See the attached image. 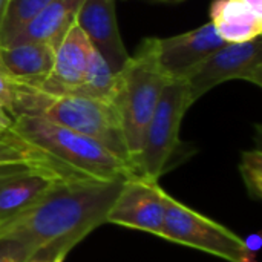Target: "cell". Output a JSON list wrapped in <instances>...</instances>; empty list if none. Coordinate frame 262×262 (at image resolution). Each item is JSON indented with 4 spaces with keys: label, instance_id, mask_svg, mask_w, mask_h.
Listing matches in <instances>:
<instances>
[{
    "label": "cell",
    "instance_id": "6da1fadb",
    "mask_svg": "<svg viewBox=\"0 0 262 262\" xmlns=\"http://www.w3.org/2000/svg\"><path fill=\"white\" fill-rule=\"evenodd\" d=\"M126 180L86 177L57 181L32 207L0 224L21 262L64 259L92 230L106 223Z\"/></svg>",
    "mask_w": 262,
    "mask_h": 262
},
{
    "label": "cell",
    "instance_id": "7a4b0ae2",
    "mask_svg": "<svg viewBox=\"0 0 262 262\" xmlns=\"http://www.w3.org/2000/svg\"><path fill=\"white\" fill-rule=\"evenodd\" d=\"M21 115L40 117L89 137L132 166L120 114L112 103L81 95H51L37 88L20 84L12 117L15 120Z\"/></svg>",
    "mask_w": 262,
    "mask_h": 262
},
{
    "label": "cell",
    "instance_id": "3957f363",
    "mask_svg": "<svg viewBox=\"0 0 262 262\" xmlns=\"http://www.w3.org/2000/svg\"><path fill=\"white\" fill-rule=\"evenodd\" d=\"M69 172L103 181L130 180L135 169L95 140L40 117H17L11 127Z\"/></svg>",
    "mask_w": 262,
    "mask_h": 262
},
{
    "label": "cell",
    "instance_id": "277c9868",
    "mask_svg": "<svg viewBox=\"0 0 262 262\" xmlns=\"http://www.w3.org/2000/svg\"><path fill=\"white\" fill-rule=\"evenodd\" d=\"M169 81L170 78L157 66L147 38L118 72L115 106L120 114L123 137L134 169L143 147L147 124Z\"/></svg>",
    "mask_w": 262,
    "mask_h": 262
},
{
    "label": "cell",
    "instance_id": "5b68a950",
    "mask_svg": "<svg viewBox=\"0 0 262 262\" xmlns=\"http://www.w3.org/2000/svg\"><path fill=\"white\" fill-rule=\"evenodd\" d=\"M192 106L184 80H170L161 92L135 161L138 177L158 181L178 146L184 114Z\"/></svg>",
    "mask_w": 262,
    "mask_h": 262
},
{
    "label": "cell",
    "instance_id": "8992f818",
    "mask_svg": "<svg viewBox=\"0 0 262 262\" xmlns=\"http://www.w3.org/2000/svg\"><path fill=\"white\" fill-rule=\"evenodd\" d=\"M164 203L163 239L215 255L229 262L249 261L250 253H247L243 238L177 201L169 193H166Z\"/></svg>",
    "mask_w": 262,
    "mask_h": 262
},
{
    "label": "cell",
    "instance_id": "52a82bcc",
    "mask_svg": "<svg viewBox=\"0 0 262 262\" xmlns=\"http://www.w3.org/2000/svg\"><path fill=\"white\" fill-rule=\"evenodd\" d=\"M229 80H246L261 88V35L244 43H224L184 78L192 104L209 91Z\"/></svg>",
    "mask_w": 262,
    "mask_h": 262
},
{
    "label": "cell",
    "instance_id": "ba28073f",
    "mask_svg": "<svg viewBox=\"0 0 262 262\" xmlns=\"http://www.w3.org/2000/svg\"><path fill=\"white\" fill-rule=\"evenodd\" d=\"M166 192L158 181L143 177L126 180L115 203L112 204L106 223L137 229L163 238Z\"/></svg>",
    "mask_w": 262,
    "mask_h": 262
},
{
    "label": "cell",
    "instance_id": "9c48e42d",
    "mask_svg": "<svg viewBox=\"0 0 262 262\" xmlns=\"http://www.w3.org/2000/svg\"><path fill=\"white\" fill-rule=\"evenodd\" d=\"M147 40L157 66L170 80H184L192 69L226 43L212 23L178 35Z\"/></svg>",
    "mask_w": 262,
    "mask_h": 262
},
{
    "label": "cell",
    "instance_id": "30bf717a",
    "mask_svg": "<svg viewBox=\"0 0 262 262\" xmlns=\"http://www.w3.org/2000/svg\"><path fill=\"white\" fill-rule=\"evenodd\" d=\"M63 178L74 177H64L45 166H0V224L32 207Z\"/></svg>",
    "mask_w": 262,
    "mask_h": 262
},
{
    "label": "cell",
    "instance_id": "8fae6325",
    "mask_svg": "<svg viewBox=\"0 0 262 262\" xmlns=\"http://www.w3.org/2000/svg\"><path fill=\"white\" fill-rule=\"evenodd\" d=\"M75 23L112 72L118 74L130 55L118 29L115 0H83Z\"/></svg>",
    "mask_w": 262,
    "mask_h": 262
},
{
    "label": "cell",
    "instance_id": "7c38bea8",
    "mask_svg": "<svg viewBox=\"0 0 262 262\" xmlns=\"http://www.w3.org/2000/svg\"><path fill=\"white\" fill-rule=\"evenodd\" d=\"M92 45L74 23L55 49L51 75L38 88L51 95H72L83 83Z\"/></svg>",
    "mask_w": 262,
    "mask_h": 262
},
{
    "label": "cell",
    "instance_id": "4fadbf2b",
    "mask_svg": "<svg viewBox=\"0 0 262 262\" xmlns=\"http://www.w3.org/2000/svg\"><path fill=\"white\" fill-rule=\"evenodd\" d=\"M55 49L48 43L28 41L0 46V68L15 83L40 88L54 68Z\"/></svg>",
    "mask_w": 262,
    "mask_h": 262
},
{
    "label": "cell",
    "instance_id": "5bb4252c",
    "mask_svg": "<svg viewBox=\"0 0 262 262\" xmlns=\"http://www.w3.org/2000/svg\"><path fill=\"white\" fill-rule=\"evenodd\" d=\"M81 3L83 0H54L15 37L11 45L41 41L57 49L69 28L75 23Z\"/></svg>",
    "mask_w": 262,
    "mask_h": 262
},
{
    "label": "cell",
    "instance_id": "9a60e30c",
    "mask_svg": "<svg viewBox=\"0 0 262 262\" xmlns=\"http://www.w3.org/2000/svg\"><path fill=\"white\" fill-rule=\"evenodd\" d=\"M210 23L226 43L250 41L262 34V14L239 0H215Z\"/></svg>",
    "mask_w": 262,
    "mask_h": 262
},
{
    "label": "cell",
    "instance_id": "2e32d148",
    "mask_svg": "<svg viewBox=\"0 0 262 262\" xmlns=\"http://www.w3.org/2000/svg\"><path fill=\"white\" fill-rule=\"evenodd\" d=\"M12 164H32V166H45L60 172L64 177H78L69 172L66 167L60 166L43 150L35 147L34 144L25 141L18 137L12 129L0 135V166H12Z\"/></svg>",
    "mask_w": 262,
    "mask_h": 262
},
{
    "label": "cell",
    "instance_id": "e0dca14e",
    "mask_svg": "<svg viewBox=\"0 0 262 262\" xmlns=\"http://www.w3.org/2000/svg\"><path fill=\"white\" fill-rule=\"evenodd\" d=\"M118 92V74H114L106 60L92 48L81 86L72 95L89 97L115 104Z\"/></svg>",
    "mask_w": 262,
    "mask_h": 262
},
{
    "label": "cell",
    "instance_id": "ac0fdd59",
    "mask_svg": "<svg viewBox=\"0 0 262 262\" xmlns=\"http://www.w3.org/2000/svg\"><path fill=\"white\" fill-rule=\"evenodd\" d=\"M54 0H8L0 28V46L11 45L15 37Z\"/></svg>",
    "mask_w": 262,
    "mask_h": 262
},
{
    "label": "cell",
    "instance_id": "d6986e66",
    "mask_svg": "<svg viewBox=\"0 0 262 262\" xmlns=\"http://www.w3.org/2000/svg\"><path fill=\"white\" fill-rule=\"evenodd\" d=\"M239 172L249 195L259 201L262 198V152L261 149L243 152Z\"/></svg>",
    "mask_w": 262,
    "mask_h": 262
},
{
    "label": "cell",
    "instance_id": "ffe728a7",
    "mask_svg": "<svg viewBox=\"0 0 262 262\" xmlns=\"http://www.w3.org/2000/svg\"><path fill=\"white\" fill-rule=\"evenodd\" d=\"M18 89H20V83H15L14 80H11L3 72V69L0 68V103L11 114V117L14 114V106H15V100H17Z\"/></svg>",
    "mask_w": 262,
    "mask_h": 262
},
{
    "label": "cell",
    "instance_id": "44dd1931",
    "mask_svg": "<svg viewBox=\"0 0 262 262\" xmlns=\"http://www.w3.org/2000/svg\"><path fill=\"white\" fill-rule=\"evenodd\" d=\"M0 262H21L15 247L6 241L0 238Z\"/></svg>",
    "mask_w": 262,
    "mask_h": 262
},
{
    "label": "cell",
    "instance_id": "7402d4cb",
    "mask_svg": "<svg viewBox=\"0 0 262 262\" xmlns=\"http://www.w3.org/2000/svg\"><path fill=\"white\" fill-rule=\"evenodd\" d=\"M12 123H14V118L5 109V106L0 103V135H3L5 132H8L12 127Z\"/></svg>",
    "mask_w": 262,
    "mask_h": 262
},
{
    "label": "cell",
    "instance_id": "603a6c76",
    "mask_svg": "<svg viewBox=\"0 0 262 262\" xmlns=\"http://www.w3.org/2000/svg\"><path fill=\"white\" fill-rule=\"evenodd\" d=\"M244 246H246L247 253H250V255L256 253L259 250V247H261V236L259 235L249 236L247 239H244Z\"/></svg>",
    "mask_w": 262,
    "mask_h": 262
},
{
    "label": "cell",
    "instance_id": "cb8c5ba5",
    "mask_svg": "<svg viewBox=\"0 0 262 262\" xmlns=\"http://www.w3.org/2000/svg\"><path fill=\"white\" fill-rule=\"evenodd\" d=\"M243 3H246L247 6H250L253 11H256L258 14H262V0H239Z\"/></svg>",
    "mask_w": 262,
    "mask_h": 262
},
{
    "label": "cell",
    "instance_id": "d4e9b609",
    "mask_svg": "<svg viewBox=\"0 0 262 262\" xmlns=\"http://www.w3.org/2000/svg\"><path fill=\"white\" fill-rule=\"evenodd\" d=\"M6 5H8V0H0V28H2V21H3L5 11H6Z\"/></svg>",
    "mask_w": 262,
    "mask_h": 262
},
{
    "label": "cell",
    "instance_id": "484cf974",
    "mask_svg": "<svg viewBox=\"0 0 262 262\" xmlns=\"http://www.w3.org/2000/svg\"><path fill=\"white\" fill-rule=\"evenodd\" d=\"M64 259H55V261H31V262H63Z\"/></svg>",
    "mask_w": 262,
    "mask_h": 262
},
{
    "label": "cell",
    "instance_id": "4316f807",
    "mask_svg": "<svg viewBox=\"0 0 262 262\" xmlns=\"http://www.w3.org/2000/svg\"><path fill=\"white\" fill-rule=\"evenodd\" d=\"M161 2H183V0H161Z\"/></svg>",
    "mask_w": 262,
    "mask_h": 262
}]
</instances>
